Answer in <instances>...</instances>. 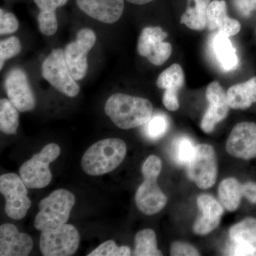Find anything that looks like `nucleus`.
Listing matches in <instances>:
<instances>
[{
	"label": "nucleus",
	"mask_w": 256,
	"mask_h": 256,
	"mask_svg": "<svg viewBox=\"0 0 256 256\" xmlns=\"http://www.w3.org/2000/svg\"><path fill=\"white\" fill-rule=\"evenodd\" d=\"M227 152L237 159L256 158V124L244 122L234 128L227 140Z\"/></svg>",
	"instance_id": "14"
},
{
	"label": "nucleus",
	"mask_w": 256,
	"mask_h": 256,
	"mask_svg": "<svg viewBox=\"0 0 256 256\" xmlns=\"http://www.w3.org/2000/svg\"><path fill=\"white\" fill-rule=\"evenodd\" d=\"M207 28L210 32L224 34L228 37L236 36L242 30V24L230 18L227 12V4L224 0H214L208 6Z\"/></svg>",
	"instance_id": "20"
},
{
	"label": "nucleus",
	"mask_w": 256,
	"mask_h": 256,
	"mask_svg": "<svg viewBox=\"0 0 256 256\" xmlns=\"http://www.w3.org/2000/svg\"><path fill=\"white\" fill-rule=\"evenodd\" d=\"M202 216L194 225V232L198 236H206L220 226L224 208L222 204L208 194H202L197 200Z\"/></svg>",
	"instance_id": "19"
},
{
	"label": "nucleus",
	"mask_w": 256,
	"mask_h": 256,
	"mask_svg": "<svg viewBox=\"0 0 256 256\" xmlns=\"http://www.w3.org/2000/svg\"><path fill=\"white\" fill-rule=\"evenodd\" d=\"M95 32L90 28H82L78 32L75 42L64 50L66 62L70 73L76 82L85 78L88 69V55L96 43Z\"/></svg>",
	"instance_id": "10"
},
{
	"label": "nucleus",
	"mask_w": 256,
	"mask_h": 256,
	"mask_svg": "<svg viewBox=\"0 0 256 256\" xmlns=\"http://www.w3.org/2000/svg\"><path fill=\"white\" fill-rule=\"evenodd\" d=\"M89 256H128L131 250L127 246L118 247L114 240H108L98 247Z\"/></svg>",
	"instance_id": "30"
},
{
	"label": "nucleus",
	"mask_w": 256,
	"mask_h": 256,
	"mask_svg": "<svg viewBox=\"0 0 256 256\" xmlns=\"http://www.w3.org/2000/svg\"><path fill=\"white\" fill-rule=\"evenodd\" d=\"M196 146L190 138H178L174 144V156L176 162L188 165L193 159L196 152Z\"/></svg>",
	"instance_id": "28"
},
{
	"label": "nucleus",
	"mask_w": 256,
	"mask_h": 256,
	"mask_svg": "<svg viewBox=\"0 0 256 256\" xmlns=\"http://www.w3.org/2000/svg\"><path fill=\"white\" fill-rule=\"evenodd\" d=\"M42 73L45 80L64 95L75 98L80 92V87L70 73L63 50H52L42 64Z\"/></svg>",
	"instance_id": "6"
},
{
	"label": "nucleus",
	"mask_w": 256,
	"mask_h": 256,
	"mask_svg": "<svg viewBox=\"0 0 256 256\" xmlns=\"http://www.w3.org/2000/svg\"><path fill=\"white\" fill-rule=\"evenodd\" d=\"M20 126L18 108L10 100L0 101V130L6 134H16Z\"/></svg>",
	"instance_id": "25"
},
{
	"label": "nucleus",
	"mask_w": 256,
	"mask_h": 256,
	"mask_svg": "<svg viewBox=\"0 0 256 256\" xmlns=\"http://www.w3.org/2000/svg\"><path fill=\"white\" fill-rule=\"evenodd\" d=\"M126 1L134 5H146L152 2L154 0H126Z\"/></svg>",
	"instance_id": "37"
},
{
	"label": "nucleus",
	"mask_w": 256,
	"mask_h": 256,
	"mask_svg": "<svg viewBox=\"0 0 256 256\" xmlns=\"http://www.w3.org/2000/svg\"><path fill=\"white\" fill-rule=\"evenodd\" d=\"M230 108L245 110L256 102V76L242 84L233 86L227 92Z\"/></svg>",
	"instance_id": "22"
},
{
	"label": "nucleus",
	"mask_w": 256,
	"mask_h": 256,
	"mask_svg": "<svg viewBox=\"0 0 256 256\" xmlns=\"http://www.w3.org/2000/svg\"><path fill=\"white\" fill-rule=\"evenodd\" d=\"M206 99L208 106L202 119L201 128L204 132L210 134L214 130L217 124L226 118L229 108L227 92L220 82H212L206 89Z\"/></svg>",
	"instance_id": "15"
},
{
	"label": "nucleus",
	"mask_w": 256,
	"mask_h": 256,
	"mask_svg": "<svg viewBox=\"0 0 256 256\" xmlns=\"http://www.w3.org/2000/svg\"><path fill=\"white\" fill-rule=\"evenodd\" d=\"M79 9L100 22L114 24L122 18L124 0H76Z\"/></svg>",
	"instance_id": "16"
},
{
	"label": "nucleus",
	"mask_w": 256,
	"mask_h": 256,
	"mask_svg": "<svg viewBox=\"0 0 256 256\" xmlns=\"http://www.w3.org/2000/svg\"><path fill=\"white\" fill-rule=\"evenodd\" d=\"M171 256H200L198 250L185 242H175L171 247Z\"/></svg>",
	"instance_id": "33"
},
{
	"label": "nucleus",
	"mask_w": 256,
	"mask_h": 256,
	"mask_svg": "<svg viewBox=\"0 0 256 256\" xmlns=\"http://www.w3.org/2000/svg\"><path fill=\"white\" fill-rule=\"evenodd\" d=\"M184 82V73L180 64H173L160 74L156 85L165 90L162 101L168 110L174 112L180 108L178 92L182 88Z\"/></svg>",
	"instance_id": "17"
},
{
	"label": "nucleus",
	"mask_w": 256,
	"mask_h": 256,
	"mask_svg": "<svg viewBox=\"0 0 256 256\" xmlns=\"http://www.w3.org/2000/svg\"><path fill=\"white\" fill-rule=\"evenodd\" d=\"M33 248L31 237L20 233L13 224H4L0 227V256H28Z\"/></svg>",
	"instance_id": "18"
},
{
	"label": "nucleus",
	"mask_w": 256,
	"mask_h": 256,
	"mask_svg": "<svg viewBox=\"0 0 256 256\" xmlns=\"http://www.w3.org/2000/svg\"><path fill=\"white\" fill-rule=\"evenodd\" d=\"M42 12L56 13L58 8L65 6L68 0H34Z\"/></svg>",
	"instance_id": "34"
},
{
	"label": "nucleus",
	"mask_w": 256,
	"mask_h": 256,
	"mask_svg": "<svg viewBox=\"0 0 256 256\" xmlns=\"http://www.w3.org/2000/svg\"><path fill=\"white\" fill-rule=\"evenodd\" d=\"M226 255L256 256V218H248L229 230Z\"/></svg>",
	"instance_id": "13"
},
{
	"label": "nucleus",
	"mask_w": 256,
	"mask_h": 256,
	"mask_svg": "<svg viewBox=\"0 0 256 256\" xmlns=\"http://www.w3.org/2000/svg\"><path fill=\"white\" fill-rule=\"evenodd\" d=\"M169 128L170 121L166 114H156L144 124V132L152 140H158L164 137Z\"/></svg>",
	"instance_id": "27"
},
{
	"label": "nucleus",
	"mask_w": 256,
	"mask_h": 256,
	"mask_svg": "<svg viewBox=\"0 0 256 256\" xmlns=\"http://www.w3.org/2000/svg\"><path fill=\"white\" fill-rule=\"evenodd\" d=\"M212 48L216 60L224 70L232 72L238 66V54L230 37L217 32L212 40Z\"/></svg>",
	"instance_id": "21"
},
{
	"label": "nucleus",
	"mask_w": 256,
	"mask_h": 256,
	"mask_svg": "<svg viewBox=\"0 0 256 256\" xmlns=\"http://www.w3.org/2000/svg\"><path fill=\"white\" fill-rule=\"evenodd\" d=\"M105 112L117 127L130 130L149 122L152 117L153 106L150 101L142 98L116 94L106 102Z\"/></svg>",
	"instance_id": "1"
},
{
	"label": "nucleus",
	"mask_w": 256,
	"mask_h": 256,
	"mask_svg": "<svg viewBox=\"0 0 256 256\" xmlns=\"http://www.w3.org/2000/svg\"><path fill=\"white\" fill-rule=\"evenodd\" d=\"M127 154V146L118 138L102 140L90 146L82 159V168L90 176H100L114 171Z\"/></svg>",
	"instance_id": "2"
},
{
	"label": "nucleus",
	"mask_w": 256,
	"mask_h": 256,
	"mask_svg": "<svg viewBox=\"0 0 256 256\" xmlns=\"http://www.w3.org/2000/svg\"><path fill=\"white\" fill-rule=\"evenodd\" d=\"M38 23L40 31L46 36H53L58 30V20L56 13L40 12L38 16Z\"/></svg>",
	"instance_id": "31"
},
{
	"label": "nucleus",
	"mask_w": 256,
	"mask_h": 256,
	"mask_svg": "<svg viewBox=\"0 0 256 256\" xmlns=\"http://www.w3.org/2000/svg\"><path fill=\"white\" fill-rule=\"evenodd\" d=\"M60 154V146L56 144H47L38 154L21 166L20 174L28 188L40 190L46 188L52 180L50 165Z\"/></svg>",
	"instance_id": "5"
},
{
	"label": "nucleus",
	"mask_w": 256,
	"mask_h": 256,
	"mask_svg": "<svg viewBox=\"0 0 256 256\" xmlns=\"http://www.w3.org/2000/svg\"><path fill=\"white\" fill-rule=\"evenodd\" d=\"M40 249L45 256H70L78 250L80 236L74 226L64 224L42 232Z\"/></svg>",
	"instance_id": "7"
},
{
	"label": "nucleus",
	"mask_w": 256,
	"mask_h": 256,
	"mask_svg": "<svg viewBox=\"0 0 256 256\" xmlns=\"http://www.w3.org/2000/svg\"><path fill=\"white\" fill-rule=\"evenodd\" d=\"M237 11L244 18H249L256 11V0H234Z\"/></svg>",
	"instance_id": "35"
},
{
	"label": "nucleus",
	"mask_w": 256,
	"mask_h": 256,
	"mask_svg": "<svg viewBox=\"0 0 256 256\" xmlns=\"http://www.w3.org/2000/svg\"><path fill=\"white\" fill-rule=\"evenodd\" d=\"M5 89L10 102L20 112H30L36 107V98L22 69L14 68L9 72L5 80Z\"/></svg>",
	"instance_id": "12"
},
{
	"label": "nucleus",
	"mask_w": 256,
	"mask_h": 256,
	"mask_svg": "<svg viewBox=\"0 0 256 256\" xmlns=\"http://www.w3.org/2000/svg\"><path fill=\"white\" fill-rule=\"evenodd\" d=\"M18 22L12 13L0 10V34H12L18 31Z\"/></svg>",
	"instance_id": "32"
},
{
	"label": "nucleus",
	"mask_w": 256,
	"mask_h": 256,
	"mask_svg": "<svg viewBox=\"0 0 256 256\" xmlns=\"http://www.w3.org/2000/svg\"><path fill=\"white\" fill-rule=\"evenodd\" d=\"M168 37V34L159 26L144 28L138 40V53L153 65L162 66L172 54L171 44L164 42Z\"/></svg>",
	"instance_id": "11"
},
{
	"label": "nucleus",
	"mask_w": 256,
	"mask_h": 256,
	"mask_svg": "<svg viewBox=\"0 0 256 256\" xmlns=\"http://www.w3.org/2000/svg\"><path fill=\"white\" fill-rule=\"evenodd\" d=\"M212 0H188V8L182 16L181 24L194 31L207 28V13Z\"/></svg>",
	"instance_id": "23"
},
{
	"label": "nucleus",
	"mask_w": 256,
	"mask_h": 256,
	"mask_svg": "<svg viewBox=\"0 0 256 256\" xmlns=\"http://www.w3.org/2000/svg\"><path fill=\"white\" fill-rule=\"evenodd\" d=\"M28 186L21 176L6 174L0 178V192L6 200L5 212L10 218L21 220L26 216L32 206L28 197Z\"/></svg>",
	"instance_id": "8"
},
{
	"label": "nucleus",
	"mask_w": 256,
	"mask_h": 256,
	"mask_svg": "<svg viewBox=\"0 0 256 256\" xmlns=\"http://www.w3.org/2000/svg\"><path fill=\"white\" fill-rule=\"evenodd\" d=\"M242 185L234 178L224 180L218 188V197L222 206L230 212H236L242 202Z\"/></svg>",
	"instance_id": "24"
},
{
	"label": "nucleus",
	"mask_w": 256,
	"mask_h": 256,
	"mask_svg": "<svg viewBox=\"0 0 256 256\" xmlns=\"http://www.w3.org/2000/svg\"><path fill=\"white\" fill-rule=\"evenodd\" d=\"M242 196L250 203L256 204V183L248 182L242 185Z\"/></svg>",
	"instance_id": "36"
},
{
	"label": "nucleus",
	"mask_w": 256,
	"mask_h": 256,
	"mask_svg": "<svg viewBox=\"0 0 256 256\" xmlns=\"http://www.w3.org/2000/svg\"><path fill=\"white\" fill-rule=\"evenodd\" d=\"M75 204V196L72 192L66 190L54 192L40 202V212L35 220V228L43 232L66 224Z\"/></svg>",
	"instance_id": "4"
},
{
	"label": "nucleus",
	"mask_w": 256,
	"mask_h": 256,
	"mask_svg": "<svg viewBox=\"0 0 256 256\" xmlns=\"http://www.w3.org/2000/svg\"><path fill=\"white\" fill-rule=\"evenodd\" d=\"M162 163L158 156H149L142 166L144 182L138 188L136 195L138 208L144 214L152 216L161 212L168 204V197L158 184Z\"/></svg>",
	"instance_id": "3"
},
{
	"label": "nucleus",
	"mask_w": 256,
	"mask_h": 256,
	"mask_svg": "<svg viewBox=\"0 0 256 256\" xmlns=\"http://www.w3.org/2000/svg\"><path fill=\"white\" fill-rule=\"evenodd\" d=\"M22 44L18 37L12 36L0 42V69L4 68L5 62L21 53Z\"/></svg>",
	"instance_id": "29"
},
{
	"label": "nucleus",
	"mask_w": 256,
	"mask_h": 256,
	"mask_svg": "<svg viewBox=\"0 0 256 256\" xmlns=\"http://www.w3.org/2000/svg\"><path fill=\"white\" fill-rule=\"evenodd\" d=\"M188 178L201 190H208L216 182L218 163L214 149L210 144L196 146V152L188 164Z\"/></svg>",
	"instance_id": "9"
},
{
	"label": "nucleus",
	"mask_w": 256,
	"mask_h": 256,
	"mask_svg": "<svg viewBox=\"0 0 256 256\" xmlns=\"http://www.w3.org/2000/svg\"><path fill=\"white\" fill-rule=\"evenodd\" d=\"M162 252L158 250L156 234L151 229H144L136 236L134 256H162Z\"/></svg>",
	"instance_id": "26"
}]
</instances>
